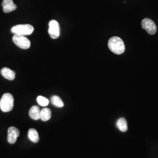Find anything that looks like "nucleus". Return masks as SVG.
<instances>
[{
    "label": "nucleus",
    "mask_w": 158,
    "mask_h": 158,
    "mask_svg": "<svg viewBox=\"0 0 158 158\" xmlns=\"http://www.w3.org/2000/svg\"><path fill=\"white\" fill-rule=\"evenodd\" d=\"M19 136V131L14 127H11L8 130V137L7 140L9 143L14 144L17 142V138Z\"/></svg>",
    "instance_id": "0eeeda50"
},
{
    "label": "nucleus",
    "mask_w": 158,
    "mask_h": 158,
    "mask_svg": "<svg viewBox=\"0 0 158 158\" xmlns=\"http://www.w3.org/2000/svg\"><path fill=\"white\" fill-rule=\"evenodd\" d=\"M51 102L53 105L57 107L62 108L64 106V103L59 96H53L51 98Z\"/></svg>",
    "instance_id": "4468645a"
},
{
    "label": "nucleus",
    "mask_w": 158,
    "mask_h": 158,
    "mask_svg": "<svg viewBox=\"0 0 158 158\" xmlns=\"http://www.w3.org/2000/svg\"><path fill=\"white\" fill-rule=\"evenodd\" d=\"M34 28L29 24H21L13 27L11 28V32L17 35H29L32 34Z\"/></svg>",
    "instance_id": "7ed1b4c3"
},
{
    "label": "nucleus",
    "mask_w": 158,
    "mask_h": 158,
    "mask_svg": "<svg viewBox=\"0 0 158 158\" xmlns=\"http://www.w3.org/2000/svg\"><path fill=\"white\" fill-rule=\"evenodd\" d=\"M40 110L38 106H34L29 111V115L30 118L34 119V120H38L40 119Z\"/></svg>",
    "instance_id": "9d476101"
},
{
    "label": "nucleus",
    "mask_w": 158,
    "mask_h": 158,
    "mask_svg": "<svg viewBox=\"0 0 158 158\" xmlns=\"http://www.w3.org/2000/svg\"><path fill=\"white\" fill-rule=\"evenodd\" d=\"M2 6L3 7V11L6 13L14 11L17 8V6L14 3L13 0H3Z\"/></svg>",
    "instance_id": "6e6552de"
},
{
    "label": "nucleus",
    "mask_w": 158,
    "mask_h": 158,
    "mask_svg": "<svg viewBox=\"0 0 158 158\" xmlns=\"http://www.w3.org/2000/svg\"><path fill=\"white\" fill-rule=\"evenodd\" d=\"M52 112L51 110L48 108H45L40 111V119L42 121H48L51 118Z\"/></svg>",
    "instance_id": "9b49d317"
},
{
    "label": "nucleus",
    "mask_w": 158,
    "mask_h": 158,
    "mask_svg": "<svg viewBox=\"0 0 158 158\" xmlns=\"http://www.w3.org/2000/svg\"><path fill=\"white\" fill-rule=\"evenodd\" d=\"M12 40L17 46L23 49H28L31 46L30 40L24 35L15 34Z\"/></svg>",
    "instance_id": "20e7f679"
},
{
    "label": "nucleus",
    "mask_w": 158,
    "mask_h": 158,
    "mask_svg": "<svg viewBox=\"0 0 158 158\" xmlns=\"http://www.w3.org/2000/svg\"><path fill=\"white\" fill-rule=\"evenodd\" d=\"M37 102L40 106L42 107L47 106L49 103V101L48 98L41 96H38L37 97Z\"/></svg>",
    "instance_id": "2eb2a0df"
},
{
    "label": "nucleus",
    "mask_w": 158,
    "mask_h": 158,
    "mask_svg": "<svg viewBox=\"0 0 158 158\" xmlns=\"http://www.w3.org/2000/svg\"><path fill=\"white\" fill-rule=\"evenodd\" d=\"M28 136L30 141L33 142L34 143H37L40 141L38 132L34 128H31L29 130Z\"/></svg>",
    "instance_id": "f8f14e48"
},
{
    "label": "nucleus",
    "mask_w": 158,
    "mask_h": 158,
    "mask_svg": "<svg viewBox=\"0 0 158 158\" xmlns=\"http://www.w3.org/2000/svg\"><path fill=\"white\" fill-rule=\"evenodd\" d=\"M108 46L110 50L116 55H121L125 50L124 41L118 36L111 38L108 40Z\"/></svg>",
    "instance_id": "f257e3e1"
},
{
    "label": "nucleus",
    "mask_w": 158,
    "mask_h": 158,
    "mask_svg": "<svg viewBox=\"0 0 158 158\" xmlns=\"http://www.w3.org/2000/svg\"><path fill=\"white\" fill-rule=\"evenodd\" d=\"M142 28L145 29L150 35H154L157 31V27L155 23L149 18H145L141 23Z\"/></svg>",
    "instance_id": "39448f33"
},
{
    "label": "nucleus",
    "mask_w": 158,
    "mask_h": 158,
    "mask_svg": "<svg viewBox=\"0 0 158 158\" xmlns=\"http://www.w3.org/2000/svg\"><path fill=\"white\" fill-rule=\"evenodd\" d=\"M116 125L117 127L118 128L119 130L122 132H126L128 130L127 122L124 118L118 119Z\"/></svg>",
    "instance_id": "ddd939ff"
},
{
    "label": "nucleus",
    "mask_w": 158,
    "mask_h": 158,
    "mask_svg": "<svg viewBox=\"0 0 158 158\" xmlns=\"http://www.w3.org/2000/svg\"><path fill=\"white\" fill-rule=\"evenodd\" d=\"M1 74L5 79L9 80H13L15 78V72L10 68H3L1 70Z\"/></svg>",
    "instance_id": "1a4fd4ad"
},
{
    "label": "nucleus",
    "mask_w": 158,
    "mask_h": 158,
    "mask_svg": "<svg viewBox=\"0 0 158 158\" xmlns=\"http://www.w3.org/2000/svg\"><path fill=\"white\" fill-rule=\"evenodd\" d=\"M14 97L10 93H5L0 100V108L2 111L7 113L11 111L14 107Z\"/></svg>",
    "instance_id": "f03ea898"
},
{
    "label": "nucleus",
    "mask_w": 158,
    "mask_h": 158,
    "mask_svg": "<svg viewBox=\"0 0 158 158\" xmlns=\"http://www.w3.org/2000/svg\"><path fill=\"white\" fill-rule=\"evenodd\" d=\"M49 34L52 39H57L60 35V27L56 20H51L49 23Z\"/></svg>",
    "instance_id": "423d86ee"
}]
</instances>
